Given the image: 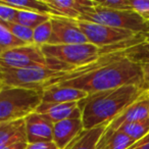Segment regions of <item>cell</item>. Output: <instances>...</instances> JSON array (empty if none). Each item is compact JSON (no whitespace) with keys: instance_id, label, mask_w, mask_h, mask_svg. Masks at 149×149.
Wrapping results in <instances>:
<instances>
[{"instance_id":"44dd1931","label":"cell","mask_w":149,"mask_h":149,"mask_svg":"<svg viewBox=\"0 0 149 149\" xmlns=\"http://www.w3.org/2000/svg\"><path fill=\"white\" fill-rule=\"evenodd\" d=\"M125 55L132 61L143 64H149V40L141 42L125 50Z\"/></svg>"},{"instance_id":"5bb4252c","label":"cell","mask_w":149,"mask_h":149,"mask_svg":"<svg viewBox=\"0 0 149 149\" xmlns=\"http://www.w3.org/2000/svg\"><path fill=\"white\" fill-rule=\"evenodd\" d=\"M88 95L83 90L65 86H52L42 91V102L45 103H70L79 102Z\"/></svg>"},{"instance_id":"ac0fdd59","label":"cell","mask_w":149,"mask_h":149,"mask_svg":"<svg viewBox=\"0 0 149 149\" xmlns=\"http://www.w3.org/2000/svg\"><path fill=\"white\" fill-rule=\"evenodd\" d=\"M135 143L134 140L120 131L102 135L96 149H128Z\"/></svg>"},{"instance_id":"8992f818","label":"cell","mask_w":149,"mask_h":149,"mask_svg":"<svg viewBox=\"0 0 149 149\" xmlns=\"http://www.w3.org/2000/svg\"><path fill=\"white\" fill-rule=\"evenodd\" d=\"M41 50L46 58H51L77 68L97 60L103 54L102 49L90 43L68 45H46Z\"/></svg>"},{"instance_id":"83f0119b","label":"cell","mask_w":149,"mask_h":149,"mask_svg":"<svg viewBox=\"0 0 149 149\" xmlns=\"http://www.w3.org/2000/svg\"><path fill=\"white\" fill-rule=\"evenodd\" d=\"M26 149H59L53 141L51 142H39L28 144Z\"/></svg>"},{"instance_id":"52a82bcc","label":"cell","mask_w":149,"mask_h":149,"mask_svg":"<svg viewBox=\"0 0 149 149\" xmlns=\"http://www.w3.org/2000/svg\"><path fill=\"white\" fill-rule=\"evenodd\" d=\"M0 66L6 68L49 66L55 70L52 65L51 60L45 57L41 48L34 44L19 46L4 51L2 54H0Z\"/></svg>"},{"instance_id":"7a4b0ae2","label":"cell","mask_w":149,"mask_h":149,"mask_svg":"<svg viewBox=\"0 0 149 149\" xmlns=\"http://www.w3.org/2000/svg\"><path fill=\"white\" fill-rule=\"evenodd\" d=\"M144 88L134 85L88 94L78 102L84 130L111 123L131 103L145 92Z\"/></svg>"},{"instance_id":"603a6c76","label":"cell","mask_w":149,"mask_h":149,"mask_svg":"<svg viewBox=\"0 0 149 149\" xmlns=\"http://www.w3.org/2000/svg\"><path fill=\"white\" fill-rule=\"evenodd\" d=\"M52 33L51 22L47 21L44 24L40 25L36 29H34V37H33V44L41 48L42 46L49 43L50 37Z\"/></svg>"},{"instance_id":"277c9868","label":"cell","mask_w":149,"mask_h":149,"mask_svg":"<svg viewBox=\"0 0 149 149\" xmlns=\"http://www.w3.org/2000/svg\"><path fill=\"white\" fill-rule=\"evenodd\" d=\"M65 72H58L49 66H30L23 68L0 66V81L5 86L42 92L52 80L58 79Z\"/></svg>"},{"instance_id":"d6986e66","label":"cell","mask_w":149,"mask_h":149,"mask_svg":"<svg viewBox=\"0 0 149 149\" xmlns=\"http://www.w3.org/2000/svg\"><path fill=\"white\" fill-rule=\"evenodd\" d=\"M118 131H120L136 142L145 137L147 134H149V118L125 124Z\"/></svg>"},{"instance_id":"e0dca14e","label":"cell","mask_w":149,"mask_h":149,"mask_svg":"<svg viewBox=\"0 0 149 149\" xmlns=\"http://www.w3.org/2000/svg\"><path fill=\"white\" fill-rule=\"evenodd\" d=\"M106 127V125H102L90 130L82 131L64 149H96Z\"/></svg>"},{"instance_id":"d4e9b609","label":"cell","mask_w":149,"mask_h":149,"mask_svg":"<svg viewBox=\"0 0 149 149\" xmlns=\"http://www.w3.org/2000/svg\"><path fill=\"white\" fill-rule=\"evenodd\" d=\"M94 6L111 10H132L130 0H93Z\"/></svg>"},{"instance_id":"ffe728a7","label":"cell","mask_w":149,"mask_h":149,"mask_svg":"<svg viewBox=\"0 0 149 149\" xmlns=\"http://www.w3.org/2000/svg\"><path fill=\"white\" fill-rule=\"evenodd\" d=\"M51 17L52 15H38V13H29V11L17 10L15 19V23L34 30L37 27H39L40 25L44 24L45 22L49 21L51 19Z\"/></svg>"},{"instance_id":"d6a6232c","label":"cell","mask_w":149,"mask_h":149,"mask_svg":"<svg viewBox=\"0 0 149 149\" xmlns=\"http://www.w3.org/2000/svg\"><path fill=\"white\" fill-rule=\"evenodd\" d=\"M2 87H3V84H2V82L0 81V91H1V89H2Z\"/></svg>"},{"instance_id":"2e32d148","label":"cell","mask_w":149,"mask_h":149,"mask_svg":"<svg viewBox=\"0 0 149 149\" xmlns=\"http://www.w3.org/2000/svg\"><path fill=\"white\" fill-rule=\"evenodd\" d=\"M0 4L9 6L17 10L29 11L38 15L60 17L45 1L41 0H0Z\"/></svg>"},{"instance_id":"30bf717a","label":"cell","mask_w":149,"mask_h":149,"mask_svg":"<svg viewBox=\"0 0 149 149\" xmlns=\"http://www.w3.org/2000/svg\"><path fill=\"white\" fill-rule=\"evenodd\" d=\"M26 135L28 144L39 142H51L53 140V123L37 112L29 114L25 118Z\"/></svg>"},{"instance_id":"3957f363","label":"cell","mask_w":149,"mask_h":149,"mask_svg":"<svg viewBox=\"0 0 149 149\" xmlns=\"http://www.w3.org/2000/svg\"><path fill=\"white\" fill-rule=\"evenodd\" d=\"M42 92L3 85L0 91V124L24 120L36 111Z\"/></svg>"},{"instance_id":"f546056e","label":"cell","mask_w":149,"mask_h":149,"mask_svg":"<svg viewBox=\"0 0 149 149\" xmlns=\"http://www.w3.org/2000/svg\"><path fill=\"white\" fill-rule=\"evenodd\" d=\"M142 68L143 72H144L145 77H149V64H143Z\"/></svg>"},{"instance_id":"cb8c5ba5","label":"cell","mask_w":149,"mask_h":149,"mask_svg":"<svg viewBox=\"0 0 149 149\" xmlns=\"http://www.w3.org/2000/svg\"><path fill=\"white\" fill-rule=\"evenodd\" d=\"M24 45H27V44L11 35L6 28L0 26V54H2L4 51L11 48Z\"/></svg>"},{"instance_id":"5b68a950","label":"cell","mask_w":149,"mask_h":149,"mask_svg":"<svg viewBox=\"0 0 149 149\" xmlns=\"http://www.w3.org/2000/svg\"><path fill=\"white\" fill-rule=\"evenodd\" d=\"M77 21L128 30L137 34H145L149 30V24L134 10H111L94 6L89 11L82 15Z\"/></svg>"},{"instance_id":"1f68e13d","label":"cell","mask_w":149,"mask_h":149,"mask_svg":"<svg viewBox=\"0 0 149 149\" xmlns=\"http://www.w3.org/2000/svg\"><path fill=\"white\" fill-rule=\"evenodd\" d=\"M144 36H145V40H149V30H148V32H146V33L144 34Z\"/></svg>"},{"instance_id":"4316f807","label":"cell","mask_w":149,"mask_h":149,"mask_svg":"<svg viewBox=\"0 0 149 149\" xmlns=\"http://www.w3.org/2000/svg\"><path fill=\"white\" fill-rule=\"evenodd\" d=\"M17 9L0 4V26L5 27L8 23H15Z\"/></svg>"},{"instance_id":"484cf974","label":"cell","mask_w":149,"mask_h":149,"mask_svg":"<svg viewBox=\"0 0 149 149\" xmlns=\"http://www.w3.org/2000/svg\"><path fill=\"white\" fill-rule=\"evenodd\" d=\"M132 10L149 24V0H130Z\"/></svg>"},{"instance_id":"8fae6325","label":"cell","mask_w":149,"mask_h":149,"mask_svg":"<svg viewBox=\"0 0 149 149\" xmlns=\"http://www.w3.org/2000/svg\"><path fill=\"white\" fill-rule=\"evenodd\" d=\"M36 112L42 114L53 124L70 118H81V110L78 102L70 103H45L41 102Z\"/></svg>"},{"instance_id":"4dcf8cb0","label":"cell","mask_w":149,"mask_h":149,"mask_svg":"<svg viewBox=\"0 0 149 149\" xmlns=\"http://www.w3.org/2000/svg\"><path fill=\"white\" fill-rule=\"evenodd\" d=\"M145 89L149 90V77H145Z\"/></svg>"},{"instance_id":"ba28073f","label":"cell","mask_w":149,"mask_h":149,"mask_svg":"<svg viewBox=\"0 0 149 149\" xmlns=\"http://www.w3.org/2000/svg\"><path fill=\"white\" fill-rule=\"evenodd\" d=\"M52 33L50 37V45H68V44L89 43L80 29L77 19H66L62 17H51L50 19Z\"/></svg>"},{"instance_id":"4fadbf2b","label":"cell","mask_w":149,"mask_h":149,"mask_svg":"<svg viewBox=\"0 0 149 149\" xmlns=\"http://www.w3.org/2000/svg\"><path fill=\"white\" fill-rule=\"evenodd\" d=\"M82 131H84L82 118H70L55 123L52 141L59 149H64Z\"/></svg>"},{"instance_id":"f1b7e54d","label":"cell","mask_w":149,"mask_h":149,"mask_svg":"<svg viewBox=\"0 0 149 149\" xmlns=\"http://www.w3.org/2000/svg\"><path fill=\"white\" fill-rule=\"evenodd\" d=\"M128 149H149V134H147L140 140L136 141Z\"/></svg>"},{"instance_id":"9a60e30c","label":"cell","mask_w":149,"mask_h":149,"mask_svg":"<svg viewBox=\"0 0 149 149\" xmlns=\"http://www.w3.org/2000/svg\"><path fill=\"white\" fill-rule=\"evenodd\" d=\"M23 141H27L25 120L0 124V149Z\"/></svg>"},{"instance_id":"7c38bea8","label":"cell","mask_w":149,"mask_h":149,"mask_svg":"<svg viewBox=\"0 0 149 149\" xmlns=\"http://www.w3.org/2000/svg\"><path fill=\"white\" fill-rule=\"evenodd\" d=\"M60 17L78 19L94 7L93 0H44Z\"/></svg>"},{"instance_id":"6da1fadb","label":"cell","mask_w":149,"mask_h":149,"mask_svg":"<svg viewBox=\"0 0 149 149\" xmlns=\"http://www.w3.org/2000/svg\"><path fill=\"white\" fill-rule=\"evenodd\" d=\"M134 85L145 89L142 65L130 60L124 51L104 53L94 62L68 72L52 80L47 88L65 86L83 90L88 94Z\"/></svg>"},{"instance_id":"7402d4cb","label":"cell","mask_w":149,"mask_h":149,"mask_svg":"<svg viewBox=\"0 0 149 149\" xmlns=\"http://www.w3.org/2000/svg\"><path fill=\"white\" fill-rule=\"evenodd\" d=\"M4 28H6L9 33L15 36L17 39L21 40L27 45L33 44V37H34V30L30 28L24 27L17 23H8Z\"/></svg>"},{"instance_id":"9c48e42d","label":"cell","mask_w":149,"mask_h":149,"mask_svg":"<svg viewBox=\"0 0 149 149\" xmlns=\"http://www.w3.org/2000/svg\"><path fill=\"white\" fill-rule=\"evenodd\" d=\"M149 118V90L145 92L124 109L111 123L107 125L104 134H110L118 131L123 125L139 122Z\"/></svg>"}]
</instances>
